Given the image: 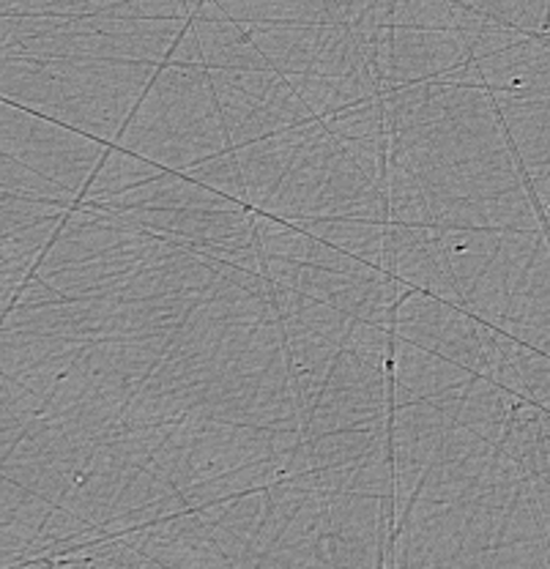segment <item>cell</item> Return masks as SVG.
<instances>
[]
</instances>
